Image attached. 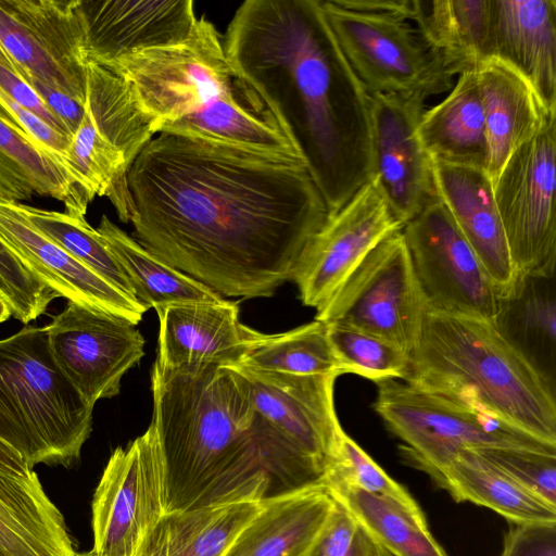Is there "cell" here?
<instances>
[{"instance_id":"1","label":"cell","mask_w":556,"mask_h":556,"mask_svg":"<svg viewBox=\"0 0 556 556\" xmlns=\"http://www.w3.org/2000/svg\"><path fill=\"white\" fill-rule=\"evenodd\" d=\"M136 240L218 294L271 296L329 212L304 161L173 132L127 174Z\"/></svg>"},{"instance_id":"2","label":"cell","mask_w":556,"mask_h":556,"mask_svg":"<svg viewBox=\"0 0 556 556\" xmlns=\"http://www.w3.org/2000/svg\"><path fill=\"white\" fill-rule=\"evenodd\" d=\"M223 46L304 161L329 214L340 210L371 178L370 97L320 1H244Z\"/></svg>"},{"instance_id":"3","label":"cell","mask_w":556,"mask_h":556,"mask_svg":"<svg viewBox=\"0 0 556 556\" xmlns=\"http://www.w3.org/2000/svg\"><path fill=\"white\" fill-rule=\"evenodd\" d=\"M151 390L165 513L267 496L269 478L251 433L253 393L237 367L154 363Z\"/></svg>"},{"instance_id":"4","label":"cell","mask_w":556,"mask_h":556,"mask_svg":"<svg viewBox=\"0 0 556 556\" xmlns=\"http://www.w3.org/2000/svg\"><path fill=\"white\" fill-rule=\"evenodd\" d=\"M404 382L556 446L555 389L493 321L428 311Z\"/></svg>"},{"instance_id":"5","label":"cell","mask_w":556,"mask_h":556,"mask_svg":"<svg viewBox=\"0 0 556 556\" xmlns=\"http://www.w3.org/2000/svg\"><path fill=\"white\" fill-rule=\"evenodd\" d=\"M92 410L55 363L47 326L0 340V439L31 469L77 462Z\"/></svg>"},{"instance_id":"6","label":"cell","mask_w":556,"mask_h":556,"mask_svg":"<svg viewBox=\"0 0 556 556\" xmlns=\"http://www.w3.org/2000/svg\"><path fill=\"white\" fill-rule=\"evenodd\" d=\"M235 367L251 384L255 407L251 433L269 478L267 496L323 486L343 431L333 400L338 376Z\"/></svg>"},{"instance_id":"7","label":"cell","mask_w":556,"mask_h":556,"mask_svg":"<svg viewBox=\"0 0 556 556\" xmlns=\"http://www.w3.org/2000/svg\"><path fill=\"white\" fill-rule=\"evenodd\" d=\"M102 67L129 84L156 135L248 88L229 64L219 33L204 17L181 43L136 52Z\"/></svg>"},{"instance_id":"8","label":"cell","mask_w":556,"mask_h":556,"mask_svg":"<svg viewBox=\"0 0 556 556\" xmlns=\"http://www.w3.org/2000/svg\"><path fill=\"white\" fill-rule=\"evenodd\" d=\"M378 384L374 409L404 445V455L433 479L464 450L522 447L556 452L504 422L401 380Z\"/></svg>"},{"instance_id":"9","label":"cell","mask_w":556,"mask_h":556,"mask_svg":"<svg viewBox=\"0 0 556 556\" xmlns=\"http://www.w3.org/2000/svg\"><path fill=\"white\" fill-rule=\"evenodd\" d=\"M319 1L343 56L369 96L426 100L451 89L453 73L408 21Z\"/></svg>"},{"instance_id":"10","label":"cell","mask_w":556,"mask_h":556,"mask_svg":"<svg viewBox=\"0 0 556 556\" xmlns=\"http://www.w3.org/2000/svg\"><path fill=\"white\" fill-rule=\"evenodd\" d=\"M428 312L402 230L380 242L323 306L315 319L381 337L409 356Z\"/></svg>"},{"instance_id":"11","label":"cell","mask_w":556,"mask_h":556,"mask_svg":"<svg viewBox=\"0 0 556 556\" xmlns=\"http://www.w3.org/2000/svg\"><path fill=\"white\" fill-rule=\"evenodd\" d=\"M556 118L515 150L492 182L519 276H555Z\"/></svg>"},{"instance_id":"12","label":"cell","mask_w":556,"mask_h":556,"mask_svg":"<svg viewBox=\"0 0 556 556\" xmlns=\"http://www.w3.org/2000/svg\"><path fill=\"white\" fill-rule=\"evenodd\" d=\"M402 232L428 311L495 320L502 299L438 197Z\"/></svg>"},{"instance_id":"13","label":"cell","mask_w":556,"mask_h":556,"mask_svg":"<svg viewBox=\"0 0 556 556\" xmlns=\"http://www.w3.org/2000/svg\"><path fill=\"white\" fill-rule=\"evenodd\" d=\"M165 470L153 427L117 447L91 504L97 556H136L147 533L165 514Z\"/></svg>"},{"instance_id":"14","label":"cell","mask_w":556,"mask_h":556,"mask_svg":"<svg viewBox=\"0 0 556 556\" xmlns=\"http://www.w3.org/2000/svg\"><path fill=\"white\" fill-rule=\"evenodd\" d=\"M0 46L20 75L85 100L78 0H0Z\"/></svg>"},{"instance_id":"15","label":"cell","mask_w":556,"mask_h":556,"mask_svg":"<svg viewBox=\"0 0 556 556\" xmlns=\"http://www.w3.org/2000/svg\"><path fill=\"white\" fill-rule=\"evenodd\" d=\"M52 356L91 407L119 393L123 376L144 355V338L129 321L71 301L47 326Z\"/></svg>"},{"instance_id":"16","label":"cell","mask_w":556,"mask_h":556,"mask_svg":"<svg viewBox=\"0 0 556 556\" xmlns=\"http://www.w3.org/2000/svg\"><path fill=\"white\" fill-rule=\"evenodd\" d=\"M403 227L370 179L328 215L304 248L292 278L302 303L323 306L380 242Z\"/></svg>"},{"instance_id":"17","label":"cell","mask_w":556,"mask_h":556,"mask_svg":"<svg viewBox=\"0 0 556 556\" xmlns=\"http://www.w3.org/2000/svg\"><path fill=\"white\" fill-rule=\"evenodd\" d=\"M369 97L370 179L404 226L437 198L431 159L417 135L425 100L393 93Z\"/></svg>"},{"instance_id":"18","label":"cell","mask_w":556,"mask_h":556,"mask_svg":"<svg viewBox=\"0 0 556 556\" xmlns=\"http://www.w3.org/2000/svg\"><path fill=\"white\" fill-rule=\"evenodd\" d=\"M86 63L106 66L129 54L188 40L195 31L191 0H78Z\"/></svg>"},{"instance_id":"19","label":"cell","mask_w":556,"mask_h":556,"mask_svg":"<svg viewBox=\"0 0 556 556\" xmlns=\"http://www.w3.org/2000/svg\"><path fill=\"white\" fill-rule=\"evenodd\" d=\"M0 237L24 266L60 298L137 326L149 309L34 228L15 203L0 200Z\"/></svg>"},{"instance_id":"20","label":"cell","mask_w":556,"mask_h":556,"mask_svg":"<svg viewBox=\"0 0 556 556\" xmlns=\"http://www.w3.org/2000/svg\"><path fill=\"white\" fill-rule=\"evenodd\" d=\"M431 167L437 197L452 215L500 298L510 296L520 279L486 172L432 160Z\"/></svg>"},{"instance_id":"21","label":"cell","mask_w":556,"mask_h":556,"mask_svg":"<svg viewBox=\"0 0 556 556\" xmlns=\"http://www.w3.org/2000/svg\"><path fill=\"white\" fill-rule=\"evenodd\" d=\"M155 364L164 367L215 364L238 366L261 332L239 318L237 302L188 303L156 311Z\"/></svg>"},{"instance_id":"22","label":"cell","mask_w":556,"mask_h":556,"mask_svg":"<svg viewBox=\"0 0 556 556\" xmlns=\"http://www.w3.org/2000/svg\"><path fill=\"white\" fill-rule=\"evenodd\" d=\"M490 58L517 70L556 112V1L491 0Z\"/></svg>"},{"instance_id":"23","label":"cell","mask_w":556,"mask_h":556,"mask_svg":"<svg viewBox=\"0 0 556 556\" xmlns=\"http://www.w3.org/2000/svg\"><path fill=\"white\" fill-rule=\"evenodd\" d=\"M476 72L489 147L486 174L493 182L510 154L556 112L547 111L530 83L508 63L489 58Z\"/></svg>"},{"instance_id":"24","label":"cell","mask_w":556,"mask_h":556,"mask_svg":"<svg viewBox=\"0 0 556 556\" xmlns=\"http://www.w3.org/2000/svg\"><path fill=\"white\" fill-rule=\"evenodd\" d=\"M225 556H306L337 503L324 486L267 496Z\"/></svg>"},{"instance_id":"25","label":"cell","mask_w":556,"mask_h":556,"mask_svg":"<svg viewBox=\"0 0 556 556\" xmlns=\"http://www.w3.org/2000/svg\"><path fill=\"white\" fill-rule=\"evenodd\" d=\"M34 195L62 202L65 213L78 218H86L92 201L61 157L0 111V200L22 203Z\"/></svg>"},{"instance_id":"26","label":"cell","mask_w":556,"mask_h":556,"mask_svg":"<svg viewBox=\"0 0 556 556\" xmlns=\"http://www.w3.org/2000/svg\"><path fill=\"white\" fill-rule=\"evenodd\" d=\"M62 513L37 473L0 470V556H75Z\"/></svg>"},{"instance_id":"27","label":"cell","mask_w":556,"mask_h":556,"mask_svg":"<svg viewBox=\"0 0 556 556\" xmlns=\"http://www.w3.org/2000/svg\"><path fill=\"white\" fill-rule=\"evenodd\" d=\"M417 135L432 161L486 172L489 147L476 68L459 74L451 93L422 113Z\"/></svg>"},{"instance_id":"28","label":"cell","mask_w":556,"mask_h":556,"mask_svg":"<svg viewBox=\"0 0 556 556\" xmlns=\"http://www.w3.org/2000/svg\"><path fill=\"white\" fill-rule=\"evenodd\" d=\"M262 502H241L165 513L136 556H225Z\"/></svg>"},{"instance_id":"29","label":"cell","mask_w":556,"mask_h":556,"mask_svg":"<svg viewBox=\"0 0 556 556\" xmlns=\"http://www.w3.org/2000/svg\"><path fill=\"white\" fill-rule=\"evenodd\" d=\"M457 502L488 507L513 523L556 522V506L535 495L475 450H464L434 479Z\"/></svg>"},{"instance_id":"30","label":"cell","mask_w":556,"mask_h":556,"mask_svg":"<svg viewBox=\"0 0 556 556\" xmlns=\"http://www.w3.org/2000/svg\"><path fill=\"white\" fill-rule=\"evenodd\" d=\"M493 323L502 336L555 389V276L520 278L515 292L502 300Z\"/></svg>"},{"instance_id":"31","label":"cell","mask_w":556,"mask_h":556,"mask_svg":"<svg viewBox=\"0 0 556 556\" xmlns=\"http://www.w3.org/2000/svg\"><path fill=\"white\" fill-rule=\"evenodd\" d=\"M490 1L415 0V27L453 75L490 58Z\"/></svg>"},{"instance_id":"32","label":"cell","mask_w":556,"mask_h":556,"mask_svg":"<svg viewBox=\"0 0 556 556\" xmlns=\"http://www.w3.org/2000/svg\"><path fill=\"white\" fill-rule=\"evenodd\" d=\"M102 240L117 260L134 290L148 308L188 303H216L220 294L168 265L116 226L106 215L97 228Z\"/></svg>"},{"instance_id":"33","label":"cell","mask_w":556,"mask_h":556,"mask_svg":"<svg viewBox=\"0 0 556 556\" xmlns=\"http://www.w3.org/2000/svg\"><path fill=\"white\" fill-rule=\"evenodd\" d=\"M85 116L131 164L156 135L129 84L94 63L86 65Z\"/></svg>"},{"instance_id":"34","label":"cell","mask_w":556,"mask_h":556,"mask_svg":"<svg viewBox=\"0 0 556 556\" xmlns=\"http://www.w3.org/2000/svg\"><path fill=\"white\" fill-rule=\"evenodd\" d=\"M364 529L379 548L391 556H447L431 535L420 508L358 489L328 491Z\"/></svg>"},{"instance_id":"35","label":"cell","mask_w":556,"mask_h":556,"mask_svg":"<svg viewBox=\"0 0 556 556\" xmlns=\"http://www.w3.org/2000/svg\"><path fill=\"white\" fill-rule=\"evenodd\" d=\"M238 366L290 375H341L327 324L316 319L281 333L261 332Z\"/></svg>"},{"instance_id":"36","label":"cell","mask_w":556,"mask_h":556,"mask_svg":"<svg viewBox=\"0 0 556 556\" xmlns=\"http://www.w3.org/2000/svg\"><path fill=\"white\" fill-rule=\"evenodd\" d=\"M15 204L27 222L39 232L119 291L137 299L122 266L98 230L91 227L86 218L24 203Z\"/></svg>"},{"instance_id":"37","label":"cell","mask_w":556,"mask_h":556,"mask_svg":"<svg viewBox=\"0 0 556 556\" xmlns=\"http://www.w3.org/2000/svg\"><path fill=\"white\" fill-rule=\"evenodd\" d=\"M327 330L341 375L355 374L376 383L408 378L410 356L394 343L340 324H327Z\"/></svg>"},{"instance_id":"38","label":"cell","mask_w":556,"mask_h":556,"mask_svg":"<svg viewBox=\"0 0 556 556\" xmlns=\"http://www.w3.org/2000/svg\"><path fill=\"white\" fill-rule=\"evenodd\" d=\"M323 486L327 491L358 489L390 497L412 508H419L409 493L389 477L344 430L327 466Z\"/></svg>"},{"instance_id":"39","label":"cell","mask_w":556,"mask_h":556,"mask_svg":"<svg viewBox=\"0 0 556 556\" xmlns=\"http://www.w3.org/2000/svg\"><path fill=\"white\" fill-rule=\"evenodd\" d=\"M475 451L516 482L556 506V452L522 447Z\"/></svg>"},{"instance_id":"40","label":"cell","mask_w":556,"mask_h":556,"mask_svg":"<svg viewBox=\"0 0 556 556\" xmlns=\"http://www.w3.org/2000/svg\"><path fill=\"white\" fill-rule=\"evenodd\" d=\"M0 296L12 316L28 324L43 314L55 292L39 281L0 237Z\"/></svg>"},{"instance_id":"41","label":"cell","mask_w":556,"mask_h":556,"mask_svg":"<svg viewBox=\"0 0 556 556\" xmlns=\"http://www.w3.org/2000/svg\"><path fill=\"white\" fill-rule=\"evenodd\" d=\"M381 548L337 503L330 519L306 556H381Z\"/></svg>"},{"instance_id":"42","label":"cell","mask_w":556,"mask_h":556,"mask_svg":"<svg viewBox=\"0 0 556 556\" xmlns=\"http://www.w3.org/2000/svg\"><path fill=\"white\" fill-rule=\"evenodd\" d=\"M502 556H556V522L514 523Z\"/></svg>"},{"instance_id":"43","label":"cell","mask_w":556,"mask_h":556,"mask_svg":"<svg viewBox=\"0 0 556 556\" xmlns=\"http://www.w3.org/2000/svg\"><path fill=\"white\" fill-rule=\"evenodd\" d=\"M0 90L56 130L70 136L64 125L46 106L33 87L18 73L1 64Z\"/></svg>"},{"instance_id":"44","label":"cell","mask_w":556,"mask_h":556,"mask_svg":"<svg viewBox=\"0 0 556 556\" xmlns=\"http://www.w3.org/2000/svg\"><path fill=\"white\" fill-rule=\"evenodd\" d=\"M39 94L46 106L64 125L72 137L83 122L85 103L34 77L21 75Z\"/></svg>"},{"instance_id":"45","label":"cell","mask_w":556,"mask_h":556,"mask_svg":"<svg viewBox=\"0 0 556 556\" xmlns=\"http://www.w3.org/2000/svg\"><path fill=\"white\" fill-rule=\"evenodd\" d=\"M341 8L412 21L415 0H333Z\"/></svg>"},{"instance_id":"46","label":"cell","mask_w":556,"mask_h":556,"mask_svg":"<svg viewBox=\"0 0 556 556\" xmlns=\"http://www.w3.org/2000/svg\"><path fill=\"white\" fill-rule=\"evenodd\" d=\"M0 470L22 478H27L35 473V471L27 465L24 458L1 439Z\"/></svg>"},{"instance_id":"47","label":"cell","mask_w":556,"mask_h":556,"mask_svg":"<svg viewBox=\"0 0 556 556\" xmlns=\"http://www.w3.org/2000/svg\"><path fill=\"white\" fill-rule=\"evenodd\" d=\"M12 316L8 303L0 296V323L5 321Z\"/></svg>"},{"instance_id":"48","label":"cell","mask_w":556,"mask_h":556,"mask_svg":"<svg viewBox=\"0 0 556 556\" xmlns=\"http://www.w3.org/2000/svg\"><path fill=\"white\" fill-rule=\"evenodd\" d=\"M0 64L15 71L13 63L11 62V60L9 59V56L7 55L5 51L2 49L1 46H0Z\"/></svg>"},{"instance_id":"49","label":"cell","mask_w":556,"mask_h":556,"mask_svg":"<svg viewBox=\"0 0 556 556\" xmlns=\"http://www.w3.org/2000/svg\"><path fill=\"white\" fill-rule=\"evenodd\" d=\"M75 556H97L93 552H87V553H76Z\"/></svg>"},{"instance_id":"50","label":"cell","mask_w":556,"mask_h":556,"mask_svg":"<svg viewBox=\"0 0 556 556\" xmlns=\"http://www.w3.org/2000/svg\"><path fill=\"white\" fill-rule=\"evenodd\" d=\"M381 551H382V549H381ZM382 555H383V556H391V555H389L388 553H386V552H383V551H382Z\"/></svg>"},{"instance_id":"51","label":"cell","mask_w":556,"mask_h":556,"mask_svg":"<svg viewBox=\"0 0 556 556\" xmlns=\"http://www.w3.org/2000/svg\"><path fill=\"white\" fill-rule=\"evenodd\" d=\"M381 556H383V555L381 554Z\"/></svg>"}]
</instances>
